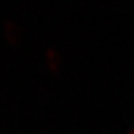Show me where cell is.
I'll use <instances>...</instances> for the list:
<instances>
[{
	"label": "cell",
	"mask_w": 134,
	"mask_h": 134,
	"mask_svg": "<svg viewBox=\"0 0 134 134\" xmlns=\"http://www.w3.org/2000/svg\"><path fill=\"white\" fill-rule=\"evenodd\" d=\"M130 134H134V129L131 130V131H130Z\"/></svg>",
	"instance_id": "cell-3"
},
{
	"label": "cell",
	"mask_w": 134,
	"mask_h": 134,
	"mask_svg": "<svg viewBox=\"0 0 134 134\" xmlns=\"http://www.w3.org/2000/svg\"><path fill=\"white\" fill-rule=\"evenodd\" d=\"M46 59H47V64L50 69L57 70L60 67V54L54 47H49L46 50Z\"/></svg>",
	"instance_id": "cell-2"
},
{
	"label": "cell",
	"mask_w": 134,
	"mask_h": 134,
	"mask_svg": "<svg viewBox=\"0 0 134 134\" xmlns=\"http://www.w3.org/2000/svg\"><path fill=\"white\" fill-rule=\"evenodd\" d=\"M4 33L7 36V39L12 43H17L19 41V27L13 20H6L4 21Z\"/></svg>",
	"instance_id": "cell-1"
}]
</instances>
